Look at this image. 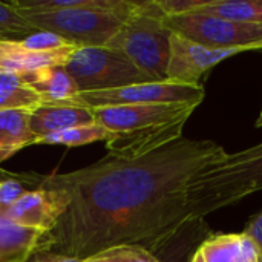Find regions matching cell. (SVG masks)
I'll return each instance as SVG.
<instances>
[{"mask_svg":"<svg viewBox=\"0 0 262 262\" xmlns=\"http://www.w3.org/2000/svg\"><path fill=\"white\" fill-rule=\"evenodd\" d=\"M25 262H81L77 258L72 256H66L52 250H46V249H37L28 259Z\"/></svg>","mask_w":262,"mask_h":262,"instance_id":"25","label":"cell"},{"mask_svg":"<svg viewBox=\"0 0 262 262\" xmlns=\"http://www.w3.org/2000/svg\"><path fill=\"white\" fill-rule=\"evenodd\" d=\"M186 123L187 120H178L172 123L141 127L137 130L112 134V137L106 141L107 152L121 158L144 157L181 140Z\"/></svg>","mask_w":262,"mask_h":262,"instance_id":"11","label":"cell"},{"mask_svg":"<svg viewBox=\"0 0 262 262\" xmlns=\"http://www.w3.org/2000/svg\"><path fill=\"white\" fill-rule=\"evenodd\" d=\"M15 173H17V172H9V170H5V169L0 167V181L5 180V178H9V177L15 175Z\"/></svg>","mask_w":262,"mask_h":262,"instance_id":"27","label":"cell"},{"mask_svg":"<svg viewBox=\"0 0 262 262\" xmlns=\"http://www.w3.org/2000/svg\"><path fill=\"white\" fill-rule=\"evenodd\" d=\"M262 190V143L236 154L201 172L189 186V213L192 221L229 207Z\"/></svg>","mask_w":262,"mask_h":262,"instance_id":"2","label":"cell"},{"mask_svg":"<svg viewBox=\"0 0 262 262\" xmlns=\"http://www.w3.org/2000/svg\"><path fill=\"white\" fill-rule=\"evenodd\" d=\"M45 236L40 230L17 226L0 215V262H25Z\"/></svg>","mask_w":262,"mask_h":262,"instance_id":"16","label":"cell"},{"mask_svg":"<svg viewBox=\"0 0 262 262\" xmlns=\"http://www.w3.org/2000/svg\"><path fill=\"white\" fill-rule=\"evenodd\" d=\"M92 123H95L94 111L75 103H41L29 112L34 143L43 137Z\"/></svg>","mask_w":262,"mask_h":262,"instance_id":"13","label":"cell"},{"mask_svg":"<svg viewBox=\"0 0 262 262\" xmlns=\"http://www.w3.org/2000/svg\"><path fill=\"white\" fill-rule=\"evenodd\" d=\"M204 100L201 84H180L172 81H149L118 89L78 92L75 103L89 109L126 106V104H196Z\"/></svg>","mask_w":262,"mask_h":262,"instance_id":"7","label":"cell"},{"mask_svg":"<svg viewBox=\"0 0 262 262\" xmlns=\"http://www.w3.org/2000/svg\"><path fill=\"white\" fill-rule=\"evenodd\" d=\"M198 250L206 262H262L258 243L244 232L212 235Z\"/></svg>","mask_w":262,"mask_h":262,"instance_id":"15","label":"cell"},{"mask_svg":"<svg viewBox=\"0 0 262 262\" xmlns=\"http://www.w3.org/2000/svg\"><path fill=\"white\" fill-rule=\"evenodd\" d=\"M41 103H45L43 98L23 75L0 69V111H32Z\"/></svg>","mask_w":262,"mask_h":262,"instance_id":"19","label":"cell"},{"mask_svg":"<svg viewBox=\"0 0 262 262\" xmlns=\"http://www.w3.org/2000/svg\"><path fill=\"white\" fill-rule=\"evenodd\" d=\"M137 6L130 0H80L75 8L23 17L34 29L58 34L74 46H107Z\"/></svg>","mask_w":262,"mask_h":262,"instance_id":"3","label":"cell"},{"mask_svg":"<svg viewBox=\"0 0 262 262\" xmlns=\"http://www.w3.org/2000/svg\"><path fill=\"white\" fill-rule=\"evenodd\" d=\"M196 104H126L92 109L95 123L101 124L112 134L137 130L147 126L189 120Z\"/></svg>","mask_w":262,"mask_h":262,"instance_id":"8","label":"cell"},{"mask_svg":"<svg viewBox=\"0 0 262 262\" xmlns=\"http://www.w3.org/2000/svg\"><path fill=\"white\" fill-rule=\"evenodd\" d=\"M78 46H71L49 52H34L18 48L12 38L0 41V69L20 75L34 74L48 68L64 66L71 54Z\"/></svg>","mask_w":262,"mask_h":262,"instance_id":"14","label":"cell"},{"mask_svg":"<svg viewBox=\"0 0 262 262\" xmlns=\"http://www.w3.org/2000/svg\"><path fill=\"white\" fill-rule=\"evenodd\" d=\"M246 52L244 49H215L195 43L183 35L170 37V60L166 81L180 84H201L203 75L226 58Z\"/></svg>","mask_w":262,"mask_h":262,"instance_id":"9","label":"cell"},{"mask_svg":"<svg viewBox=\"0 0 262 262\" xmlns=\"http://www.w3.org/2000/svg\"><path fill=\"white\" fill-rule=\"evenodd\" d=\"M190 262H206V261H204L203 255L200 253V250H196V252H195V255H193V258H192V261H190Z\"/></svg>","mask_w":262,"mask_h":262,"instance_id":"28","label":"cell"},{"mask_svg":"<svg viewBox=\"0 0 262 262\" xmlns=\"http://www.w3.org/2000/svg\"><path fill=\"white\" fill-rule=\"evenodd\" d=\"M0 29L14 37H23L37 31L11 3L3 2H0Z\"/></svg>","mask_w":262,"mask_h":262,"instance_id":"24","label":"cell"},{"mask_svg":"<svg viewBox=\"0 0 262 262\" xmlns=\"http://www.w3.org/2000/svg\"><path fill=\"white\" fill-rule=\"evenodd\" d=\"M256 126H258V127H262V111H261V114H259V118H258V121H256Z\"/></svg>","mask_w":262,"mask_h":262,"instance_id":"30","label":"cell"},{"mask_svg":"<svg viewBox=\"0 0 262 262\" xmlns=\"http://www.w3.org/2000/svg\"><path fill=\"white\" fill-rule=\"evenodd\" d=\"M172 32L215 49L262 51V25L239 23L206 14L169 15Z\"/></svg>","mask_w":262,"mask_h":262,"instance_id":"6","label":"cell"},{"mask_svg":"<svg viewBox=\"0 0 262 262\" xmlns=\"http://www.w3.org/2000/svg\"><path fill=\"white\" fill-rule=\"evenodd\" d=\"M8 38H18V37H14V35H11V34H8V32L0 29V41L2 40H8Z\"/></svg>","mask_w":262,"mask_h":262,"instance_id":"29","label":"cell"},{"mask_svg":"<svg viewBox=\"0 0 262 262\" xmlns=\"http://www.w3.org/2000/svg\"><path fill=\"white\" fill-rule=\"evenodd\" d=\"M23 78L40 94L45 103H75L80 92L75 80L68 74L64 66L48 68L23 75Z\"/></svg>","mask_w":262,"mask_h":262,"instance_id":"17","label":"cell"},{"mask_svg":"<svg viewBox=\"0 0 262 262\" xmlns=\"http://www.w3.org/2000/svg\"><path fill=\"white\" fill-rule=\"evenodd\" d=\"M167 14L158 0L138 2L137 9L107 43V48L124 54L154 81H166L170 60Z\"/></svg>","mask_w":262,"mask_h":262,"instance_id":"4","label":"cell"},{"mask_svg":"<svg viewBox=\"0 0 262 262\" xmlns=\"http://www.w3.org/2000/svg\"><path fill=\"white\" fill-rule=\"evenodd\" d=\"M45 175L25 172L15 173L0 181V215L6 212L20 196L41 186Z\"/></svg>","mask_w":262,"mask_h":262,"instance_id":"21","label":"cell"},{"mask_svg":"<svg viewBox=\"0 0 262 262\" xmlns=\"http://www.w3.org/2000/svg\"><path fill=\"white\" fill-rule=\"evenodd\" d=\"M112 137V132L103 127L98 123L86 124V126H78V127H71L48 137H43L34 143L35 144H60L66 147H77V146H84L91 144L95 141H107Z\"/></svg>","mask_w":262,"mask_h":262,"instance_id":"20","label":"cell"},{"mask_svg":"<svg viewBox=\"0 0 262 262\" xmlns=\"http://www.w3.org/2000/svg\"><path fill=\"white\" fill-rule=\"evenodd\" d=\"M68 204V195L61 189L54 187L43 180L38 189L20 196L6 212L2 213V216L17 226L35 229L48 235L57 226Z\"/></svg>","mask_w":262,"mask_h":262,"instance_id":"10","label":"cell"},{"mask_svg":"<svg viewBox=\"0 0 262 262\" xmlns=\"http://www.w3.org/2000/svg\"><path fill=\"white\" fill-rule=\"evenodd\" d=\"M244 233L250 235L258 243V246H259V249H261L262 252V212L253 215L249 220V223H247V226L244 229Z\"/></svg>","mask_w":262,"mask_h":262,"instance_id":"26","label":"cell"},{"mask_svg":"<svg viewBox=\"0 0 262 262\" xmlns=\"http://www.w3.org/2000/svg\"><path fill=\"white\" fill-rule=\"evenodd\" d=\"M64 69L75 80L80 92L118 89L154 81L124 54L107 46L77 48L64 63Z\"/></svg>","mask_w":262,"mask_h":262,"instance_id":"5","label":"cell"},{"mask_svg":"<svg viewBox=\"0 0 262 262\" xmlns=\"http://www.w3.org/2000/svg\"><path fill=\"white\" fill-rule=\"evenodd\" d=\"M12 40L18 48L25 51H34V52H49V51H58V49L74 46L61 35L49 32V31H40V29L31 34H26L23 37H18V38H12Z\"/></svg>","mask_w":262,"mask_h":262,"instance_id":"22","label":"cell"},{"mask_svg":"<svg viewBox=\"0 0 262 262\" xmlns=\"http://www.w3.org/2000/svg\"><path fill=\"white\" fill-rule=\"evenodd\" d=\"M169 15L206 14L220 18L262 25V0H158Z\"/></svg>","mask_w":262,"mask_h":262,"instance_id":"12","label":"cell"},{"mask_svg":"<svg viewBox=\"0 0 262 262\" xmlns=\"http://www.w3.org/2000/svg\"><path fill=\"white\" fill-rule=\"evenodd\" d=\"M81 262H163L158 256L154 253L135 247V246H121V247H114L109 250H104L101 253H97L88 259H83Z\"/></svg>","mask_w":262,"mask_h":262,"instance_id":"23","label":"cell"},{"mask_svg":"<svg viewBox=\"0 0 262 262\" xmlns=\"http://www.w3.org/2000/svg\"><path fill=\"white\" fill-rule=\"evenodd\" d=\"M31 111H0V164L18 150L32 146L34 135L29 126Z\"/></svg>","mask_w":262,"mask_h":262,"instance_id":"18","label":"cell"},{"mask_svg":"<svg viewBox=\"0 0 262 262\" xmlns=\"http://www.w3.org/2000/svg\"><path fill=\"white\" fill-rule=\"evenodd\" d=\"M226 155L212 140L183 137L144 157L107 154L88 167L46 175L69 204L38 249L80 261L121 246L157 256L198 223L189 213V186Z\"/></svg>","mask_w":262,"mask_h":262,"instance_id":"1","label":"cell"}]
</instances>
